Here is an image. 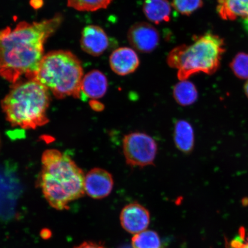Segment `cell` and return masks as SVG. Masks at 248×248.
Here are the masks:
<instances>
[{"label":"cell","instance_id":"obj_17","mask_svg":"<svg viewBox=\"0 0 248 248\" xmlns=\"http://www.w3.org/2000/svg\"><path fill=\"white\" fill-rule=\"evenodd\" d=\"M132 246L133 248H161L162 243L156 232L147 230L135 234Z\"/></svg>","mask_w":248,"mask_h":248},{"label":"cell","instance_id":"obj_23","mask_svg":"<svg viewBox=\"0 0 248 248\" xmlns=\"http://www.w3.org/2000/svg\"><path fill=\"white\" fill-rule=\"evenodd\" d=\"M31 5L35 9H38L43 5V0H31Z\"/></svg>","mask_w":248,"mask_h":248},{"label":"cell","instance_id":"obj_13","mask_svg":"<svg viewBox=\"0 0 248 248\" xmlns=\"http://www.w3.org/2000/svg\"><path fill=\"white\" fill-rule=\"evenodd\" d=\"M217 12L223 20L240 19L248 24V0H218Z\"/></svg>","mask_w":248,"mask_h":248},{"label":"cell","instance_id":"obj_19","mask_svg":"<svg viewBox=\"0 0 248 248\" xmlns=\"http://www.w3.org/2000/svg\"><path fill=\"white\" fill-rule=\"evenodd\" d=\"M231 69L238 78L248 80V54L240 52L230 64Z\"/></svg>","mask_w":248,"mask_h":248},{"label":"cell","instance_id":"obj_7","mask_svg":"<svg viewBox=\"0 0 248 248\" xmlns=\"http://www.w3.org/2000/svg\"><path fill=\"white\" fill-rule=\"evenodd\" d=\"M129 44L139 52L149 53L156 48L160 35L155 27L148 23H135L130 27L128 32Z\"/></svg>","mask_w":248,"mask_h":248},{"label":"cell","instance_id":"obj_8","mask_svg":"<svg viewBox=\"0 0 248 248\" xmlns=\"http://www.w3.org/2000/svg\"><path fill=\"white\" fill-rule=\"evenodd\" d=\"M123 228L129 233L136 234L145 231L150 222V214L138 203L127 204L120 214Z\"/></svg>","mask_w":248,"mask_h":248},{"label":"cell","instance_id":"obj_16","mask_svg":"<svg viewBox=\"0 0 248 248\" xmlns=\"http://www.w3.org/2000/svg\"><path fill=\"white\" fill-rule=\"evenodd\" d=\"M175 100L182 107H187L197 101L198 93L193 83L188 80H180L173 89Z\"/></svg>","mask_w":248,"mask_h":248},{"label":"cell","instance_id":"obj_6","mask_svg":"<svg viewBox=\"0 0 248 248\" xmlns=\"http://www.w3.org/2000/svg\"><path fill=\"white\" fill-rule=\"evenodd\" d=\"M123 150L128 165L144 168L154 164L157 153V144L146 133L135 132L124 136Z\"/></svg>","mask_w":248,"mask_h":248},{"label":"cell","instance_id":"obj_14","mask_svg":"<svg viewBox=\"0 0 248 248\" xmlns=\"http://www.w3.org/2000/svg\"><path fill=\"white\" fill-rule=\"evenodd\" d=\"M173 139L179 151L187 155L191 153L194 147L195 136L191 124L185 120H178L175 124Z\"/></svg>","mask_w":248,"mask_h":248},{"label":"cell","instance_id":"obj_22","mask_svg":"<svg viewBox=\"0 0 248 248\" xmlns=\"http://www.w3.org/2000/svg\"><path fill=\"white\" fill-rule=\"evenodd\" d=\"M90 105L93 110L97 111H101L104 109V105L101 102L96 100H92L90 102Z\"/></svg>","mask_w":248,"mask_h":248},{"label":"cell","instance_id":"obj_20","mask_svg":"<svg viewBox=\"0 0 248 248\" xmlns=\"http://www.w3.org/2000/svg\"><path fill=\"white\" fill-rule=\"evenodd\" d=\"M203 6V0H172V7L183 15L189 16Z\"/></svg>","mask_w":248,"mask_h":248},{"label":"cell","instance_id":"obj_2","mask_svg":"<svg viewBox=\"0 0 248 248\" xmlns=\"http://www.w3.org/2000/svg\"><path fill=\"white\" fill-rule=\"evenodd\" d=\"M39 185L49 205L58 210L84 195L85 175L68 155L51 149L43 153Z\"/></svg>","mask_w":248,"mask_h":248},{"label":"cell","instance_id":"obj_21","mask_svg":"<svg viewBox=\"0 0 248 248\" xmlns=\"http://www.w3.org/2000/svg\"><path fill=\"white\" fill-rule=\"evenodd\" d=\"M74 248H106L101 245L93 243V242H85L79 246Z\"/></svg>","mask_w":248,"mask_h":248},{"label":"cell","instance_id":"obj_12","mask_svg":"<svg viewBox=\"0 0 248 248\" xmlns=\"http://www.w3.org/2000/svg\"><path fill=\"white\" fill-rule=\"evenodd\" d=\"M108 87L107 78L101 71L97 70L90 71L83 77L80 98L83 97L96 100L103 97L106 94Z\"/></svg>","mask_w":248,"mask_h":248},{"label":"cell","instance_id":"obj_15","mask_svg":"<svg viewBox=\"0 0 248 248\" xmlns=\"http://www.w3.org/2000/svg\"><path fill=\"white\" fill-rule=\"evenodd\" d=\"M171 6L168 0H145L142 10L151 22L159 24L170 21Z\"/></svg>","mask_w":248,"mask_h":248},{"label":"cell","instance_id":"obj_18","mask_svg":"<svg viewBox=\"0 0 248 248\" xmlns=\"http://www.w3.org/2000/svg\"><path fill=\"white\" fill-rule=\"evenodd\" d=\"M113 0H67L68 7L82 12H94L108 8Z\"/></svg>","mask_w":248,"mask_h":248},{"label":"cell","instance_id":"obj_3","mask_svg":"<svg viewBox=\"0 0 248 248\" xmlns=\"http://www.w3.org/2000/svg\"><path fill=\"white\" fill-rule=\"evenodd\" d=\"M49 90L35 80L16 82L1 101L6 119L12 126L33 129L49 122Z\"/></svg>","mask_w":248,"mask_h":248},{"label":"cell","instance_id":"obj_24","mask_svg":"<svg viewBox=\"0 0 248 248\" xmlns=\"http://www.w3.org/2000/svg\"><path fill=\"white\" fill-rule=\"evenodd\" d=\"M244 92L248 98V80L247 83H246V85H245L244 86Z\"/></svg>","mask_w":248,"mask_h":248},{"label":"cell","instance_id":"obj_5","mask_svg":"<svg viewBox=\"0 0 248 248\" xmlns=\"http://www.w3.org/2000/svg\"><path fill=\"white\" fill-rule=\"evenodd\" d=\"M83 71L81 62L69 51H54L43 57L32 79L45 86L56 98H80Z\"/></svg>","mask_w":248,"mask_h":248},{"label":"cell","instance_id":"obj_11","mask_svg":"<svg viewBox=\"0 0 248 248\" xmlns=\"http://www.w3.org/2000/svg\"><path fill=\"white\" fill-rule=\"evenodd\" d=\"M109 63L111 69L114 73L125 76L137 70L140 60L134 49L124 46L116 49L111 53Z\"/></svg>","mask_w":248,"mask_h":248},{"label":"cell","instance_id":"obj_4","mask_svg":"<svg viewBox=\"0 0 248 248\" xmlns=\"http://www.w3.org/2000/svg\"><path fill=\"white\" fill-rule=\"evenodd\" d=\"M225 51L224 40L212 33L197 37L190 45L176 46L170 52L167 63L177 70L179 80H188L195 74L209 75L219 69Z\"/></svg>","mask_w":248,"mask_h":248},{"label":"cell","instance_id":"obj_9","mask_svg":"<svg viewBox=\"0 0 248 248\" xmlns=\"http://www.w3.org/2000/svg\"><path fill=\"white\" fill-rule=\"evenodd\" d=\"M113 186V176L107 170L95 168L85 175V193L94 199L108 197L112 191Z\"/></svg>","mask_w":248,"mask_h":248},{"label":"cell","instance_id":"obj_1","mask_svg":"<svg viewBox=\"0 0 248 248\" xmlns=\"http://www.w3.org/2000/svg\"><path fill=\"white\" fill-rule=\"evenodd\" d=\"M61 15L30 23L23 21L14 30H0V76L11 83L26 75L32 78L44 57V45L62 23Z\"/></svg>","mask_w":248,"mask_h":248},{"label":"cell","instance_id":"obj_10","mask_svg":"<svg viewBox=\"0 0 248 248\" xmlns=\"http://www.w3.org/2000/svg\"><path fill=\"white\" fill-rule=\"evenodd\" d=\"M80 43L83 51L94 57H98L108 48V39L102 28L89 25L83 29Z\"/></svg>","mask_w":248,"mask_h":248}]
</instances>
